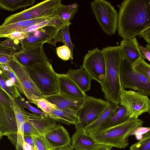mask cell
<instances>
[{"mask_svg":"<svg viewBox=\"0 0 150 150\" xmlns=\"http://www.w3.org/2000/svg\"><path fill=\"white\" fill-rule=\"evenodd\" d=\"M24 139L25 142L34 148L35 145L33 136L24 135Z\"/></svg>","mask_w":150,"mask_h":150,"instance_id":"obj_47","label":"cell"},{"mask_svg":"<svg viewBox=\"0 0 150 150\" xmlns=\"http://www.w3.org/2000/svg\"><path fill=\"white\" fill-rule=\"evenodd\" d=\"M6 65L14 73L22 86L24 96L30 103L36 105L38 100L44 96L30 77L26 68L19 63L13 55L12 59Z\"/></svg>","mask_w":150,"mask_h":150,"instance_id":"obj_10","label":"cell"},{"mask_svg":"<svg viewBox=\"0 0 150 150\" xmlns=\"http://www.w3.org/2000/svg\"><path fill=\"white\" fill-rule=\"evenodd\" d=\"M92 10L99 25L107 35H112L117 30L118 13L110 2L105 0L91 2Z\"/></svg>","mask_w":150,"mask_h":150,"instance_id":"obj_6","label":"cell"},{"mask_svg":"<svg viewBox=\"0 0 150 150\" xmlns=\"http://www.w3.org/2000/svg\"><path fill=\"white\" fill-rule=\"evenodd\" d=\"M23 130L24 135L31 136H40L33 124L29 120L23 123Z\"/></svg>","mask_w":150,"mask_h":150,"instance_id":"obj_38","label":"cell"},{"mask_svg":"<svg viewBox=\"0 0 150 150\" xmlns=\"http://www.w3.org/2000/svg\"><path fill=\"white\" fill-rule=\"evenodd\" d=\"M71 140V145L70 146L75 150H92L96 143L83 130H76Z\"/></svg>","mask_w":150,"mask_h":150,"instance_id":"obj_21","label":"cell"},{"mask_svg":"<svg viewBox=\"0 0 150 150\" xmlns=\"http://www.w3.org/2000/svg\"><path fill=\"white\" fill-rule=\"evenodd\" d=\"M61 0H46L21 12L6 17L3 24L55 16L56 11L61 4Z\"/></svg>","mask_w":150,"mask_h":150,"instance_id":"obj_5","label":"cell"},{"mask_svg":"<svg viewBox=\"0 0 150 150\" xmlns=\"http://www.w3.org/2000/svg\"><path fill=\"white\" fill-rule=\"evenodd\" d=\"M34 149H35V150H38L37 149V148H36V147H34Z\"/></svg>","mask_w":150,"mask_h":150,"instance_id":"obj_52","label":"cell"},{"mask_svg":"<svg viewBox=\"0 0 150 150\" xmlns=\"http://www.w3.org/2000/svg\"><path fill=\"white\" fill-rule=\"evenodd\" d=\"M58 31L53 27L47 26L28 32L27 37L18 40L22 48H26L35 45L49 43Z\"/></svg>","mask_w":150,"mask_h":150,"instance_id":"obj_14","label":"cell"},{"mask_svg":"<svg viewBox=\"0 0 150 150\" xmlns=\"http://www.w3.org/2000/svg\"><path fill=\"white\" fill-rule=\"evenodd\" d=\"M105 64L104 79L100 84L105 100L119 105L122 86L120 78V68L122 60L119 45L103 48Z\"/></svg>","mask_w":150,"mask_h":150,"instance_id":"obj_2","label":"cell"},{"mask_svg":"<svg viewBox=\"0 0 150 150\" xmlns=\"http://www.w3.org/2000/svg\"><path fill=\"white\" fill-rule=\"evenodd\" d=\"M146 47L148 49H150V44H146Z\"/></svg>","mask_w":150,"mask_h":150,"instance_id":"obj_50","label":"cell"},{"mask_svg":"<svg viewBox=\"0 0 150 150\" xmlns=\"http://www.w3.org/2000/svg\"><path fill=\"white\" fill-rule=\"evenodd\" d=\"M113 147L110 145L96 143L92 150H111Z\"/></svg>","mask_w":150,"mask_h":150,"instance_id":"obj_44","label":"cell"},{"mask_svg":"<svg viewBox=\"0 0 150 150\" xmlns=\"http://www.w3.org/2000/svg\"><path fill=\"white\" fill-rule=\"evenodd\" d=\"M26 69L44 97L59 93L57 73L50 62L39 64Z\"/></svg>","mask_w":150,"mask_h":150,"instance_id":"obj_4","label":"cell"},{"mask_svg":"<svg viewBox=\"0 0 150 150\" xmlns=\"http://www.w3.org/2000/svg\"><path fill=\"white\" fill-rule=\"evenodd\" d=\"M54 16L27 20L0 25V38H6L15 32H23L28 28L40 22L50 19Z\"/></svg>","mask_w":150,"mask_h":150,"instance_id":"obj_19","label":"cell"},{"mask_svg":"<svg viewBox=\"0 0 150 150\" xmlns=\"http://www.w3.org/2000/svg\"><path fill=\"white\" fill-rule=\"evenodd\" d=\"M118 105L109 101L108 106L95 121L86 126L83 129L87 133L89 134L98 129L103 123L109 119L116 112Z\"/></svg>","mask_w":150,"mask_h":150,"instance_id":"obj_22","label":"cell"},{"mask_svg":"<svg viewBox=\"0 0 150 150\" xmlns=\"http://www.w3.org/2000/svg\"><path fill=\"white\" fill-rule=\"evenodd\" d=\"M140 37H142L148 44H150V27L144 30L139 35Z\"/></svg>","mask_w":150,"mask_h":150,"instance_id":"obj_45","label":"cell"},{"mask_svg":"<svg viewBox=\"0 0 150 150\" xmlns=\"http://www.w3.org/2000/svg\"><path fill=\"white\" fill-rule=\"evenodd\" d=\"M1 45L13 50H19L20 51L22 49L21 46L18 45V43H15L14 40L9 38L7 39L4 41H3L1 43Z\"/></svg>","mask_w":150,"mask_h":150,"instance_id":"obj_42","label":"cell"},{"mask_svg":"<svg viewBox=\"0 0 150 150\" xmlns=\"http://www.w3.org/2000/svg\"><path fill=\"white\" fill-rule=\"evenodd\" d=\"M119 46L122 59L131 65L140 59H146L139 50L140 45L136 37L121 40Z\"/></svg>","mask_w":150,"mask_h":150,"instance_id":"obj_17","label":"cell"},{"mask_svg":"<svg viewBox=\"0 0 150 150\" xmlns=\"http://www.w3.org/2000/svg\"><path fill=\"white\" fill-rule=\"evenodd\" d=\"M139 49L142 53L149 61H150V49L142 46L139 47Z\"/></svg>","mask_w":150,"mask_h":150,"instance_id":"obj_46","label":"cell"},{"mask_svg":"<svg viewBox=\"0 0 150 150\" xmlns=\"http://www.w3.org/2000/svg\"><path fill=\"white\" fill-rule=\"evenodd\" d=\"M71 24V22H66L60 18L54 16L49 20L48 26L54 27L58 31L62 28L69 26Z\"/></svg>","mask_w":150,"mask_h":150,"instance_id":"obj_35","label":"cell"},{"mask_svg":"<svg viewBox=\"0 0 150 150\" xmlns=\"http://www.w3.org/2000/svg\"><path fill=\"white\" fill-rule=\"evenodd\" d=\"M35 0H0V8L11 11L33 5Z\"/></svg>","mask_w":150,"mask_h":150,"instance_id":"obj_29","label":"cell"},{"mask_svg":"<svg viewBox=\"0 0 150 150\" xmlns=\"http://www.w3.org/2000/svg\"><path fill=\"white\" fill-rule=\"evenodd\" d=\"M42 136L49 150H55L70 145L71 138L66 129L56 124L49 129Z\"/></svg>","mask_w":150,"mask_h":150,"instance_id":"obj_13","label":"cell"},{"mask_svg":"<svg viewBox=\"0 0 150 150\" xmlns=\"http://www.w3.org/2000/svg\"><path fill=\"white\" fill-rule=\"evenodd\" d=\"M29 120L40 135L57 124L56 120L50 117H42L29 112Z\"/></svg>","mask_w":150,"mask_h":150,"instance_id":"obj_25","label":"cell"},{"mask_svg":"<svg viewBox=\"0 0 150 150\" xmlns=\"http://www.w3.org/2000/svg\"><path fill=\"white\" fill-rule=\"evenodd\" d=\"M119 104L127 111L129 117L138 118L143 113L150 114V100L137 91L126 90L122 86Z\"/></svg>","mask_w":150,"mask_h":150,"instance_id":"obj_9","label":"cell"},{"mask_svg":"<svg viewBox=\"0 0 150 150\" xmlns=\"http://www.w3.org/2000/svg\"><path fill=\"white\" fill-rule=\"evenodd\" d=\"M129 118L126 109L119 104L118 109L114 114L99 128L93 131H99L114 127L125 122Z\"/></svg>","mask_w":150,"mask_h":150,"instance_id":"obj_24","label":"cell"},{"mask_svg":"<svg viewBox=\"0 0 150 150\" xmlns=\"http://www.w3.org/2000/svg\"><path fill=\"white\" fill-rule=\"evenodd\" d=\"M10 98L12 103L18 127V132L21 133L22 132V126L23 123L29 120V112L26 111L24 108L18 105L14 101L13 98Z\"/></svg>","mask_w":150,"mask_h":150,"instance_id":"obj_30","label":"cell"},{"mask_svg":"<svg viewBox=\"0 0 150 150\" xmlns=\"http://www.w3.org/2000/svg\"><path fill=\"white\" fill-rule=\"evenodd\" d=\"M76 112L73 110L56 108L49 114L52 119L68 125L76 124L79 122Z\"/></svg>","mask_w":150,"mask_h":150,"instance_id":"obj_23","label":"cell"},{"mask_svg":"<svg viewBox=\"0 0 150 150\" xmlns=\"http://www.w3.org/2000/svg\"><path fill=\"white\" fill-rule=\"evenodd\" d=\"M59 92L76 98H85L87 95L83 92L66 74H57Z\"/></svg>","mask_w":150,"mask_h":150,"instance_id":"obj_18","label":"cell"},{"mask_svg":"<svg viewBox=\"0 0 150 150\" xmlns=\"http://www.w3.org/2000/svg\"><path fill=\"white\" fill-rule=\"evenodd\" d=\"M56 51L58 57L64 61L72 60L71 53L69 48L65 45L56 48Z\"/></svg>","mask_w":150,"mask_h":150,"instance_id":"obj_37","label":"cell"},{"mask_svg":"<svg viewBox=\"0 0 150 150\" xmlns=\"http://www.w3.org/2000/svg\"><path fill=\"white\" fill-rule=\"evenodd\" d=\"M69 26H66L58 31L56 35L49 44L53 46H55L57 42H63L70 50L72 60L73 59V51L75 45L72 44L71 40L69 35Z\"/></svg>","mask_w":150,"mask_h":150,"instance_id":"obj_27","label":"cell"},{"mask_svg":"<svg viewBox=\"0 0 150 150\" xmlns=\"http://www.w3.org/2000/svg\"><path fill=\"white\" fill-rule=\"evenodd\" d=\"M23 150H35L34 148L27 143L25 141L23 143Z\"/></svg>","mask_w":150,"mask_h":150,"instance_id":"obj_48","label":"cell"},{"mask_svg":"<svg viewBox=\"0 0 150 150\" xmlns=\"http://www.w3.org/2000/svg\"><path fill=\"white\" fill-rule=\"evenodd\" d=\"M43 45L22 48L13 56L19 63L27 68H32L39 64L50 62L45 53Z\"/></svg>","mask_w":150,"mask_h":150,"instance_id":"obj_12","label":"cell"},{"mask_svg":"<svg viewBox=\"0 0 150 150\" xmlns=\"http://www.w3.org/2000/svg\"><path fill=\"white\" fill-rule=\"evenodd\" d=\"M131 65L139 73L150 79V65L144 59H140Z\"/></svg>","mask_w":150,"mask_h":150,"instance_id":"obj_32","label":"cell"},{"mask_svg":"<svg viewBox=\"0 0 150 150\" xmlns=\"http://www.w3.org/2000/svg\"><path fill=\"white\" fill-rule=\"evenodd\" d=\"M120 78L122 87L136 90L141 94L150 95V79L136 71L124 59L122 60L120 68Z\"/></svg>","mask_w":150,"mask_h":150,"instance_id":"obj_7","label":"cell"},{"mask_svg":"<svg viewBox=\"0 0 150 150\" xmlns=\"http://www.w3.org/2000/svg\"><path fill=\"white\" fill-rule=\"evenodd\" d=\"M150 27V0H125L118 15L117 30L123 40L131 39Z\"/></svg>","mask_w":150,"mask_h":150,"instance_id":"obj_1","label":"cell"},{"mask_svg":"<svg viewBox=\"0 0 150 150\" xmlns=\"http://www.w3.org/2000/svg\"><path fill=\"white\" fill-rule=\"evenodd\" d=\"M0 131L3 136L17 133L18 127L13 108L0 102Z\"/></svg>","mask_w":150,"mask_h":150,"instance_id":"obj_15","label":"cell"},{"mask_svg":"<svg viewBox=\"0 0 150 150\" xmlns=\"http://www.w3.org/2000/svg\"><path fill=\"white\" fill-rule=\"evenodd\" d=\"M35 147L38 150H49L42 135L33 136Z\"/></svg>","mask_w":150,"mask_h":150,"instance_id":"obj_40","label":"cell"},{"mask_svg":"<svg viewBox=\"0 0 150 150\" xmlns=\"http://www.w3.org/2000/svg\"><path fill=\"white\" fill-rule=\"evenodd\" d=\"M109 101L87 95L85 101L76 113L79 122L75 125L76 130H83L95 121L108 106Z\"/></svg>","mask_w":150,"mask_h":150,"instance_id":"obj_8","label":"cell"},{"mask_svg":"<svg viewBox=\"0 0 150 150\" xmlns=\"http://www.w3.org/2000/svg\"><path fill=\"white\" fill-rule=\"evenodd\" d=\"M36 105L38 108L40 109L42 111L49 115L56 108L54 104L50 102L44 98L38 100Z\"/></svg>","mask_w":150,"mask_h":150,"instance_id":"obj_36","label":"cell"},{"mask_svg":"<svg viewBox=\"0 0 150 150\" xmlns=\"http://www.w3.org/2000/svg\"><path fill=\"white\" fill-rule=\"evenodd\" d=\"M10 98L5 91L0 88V102L7 106L13 108Z\"/></svg>","mask_w":150,"mask_h":150,"instance_id":"obj_41","label":"cell"},{"mask_svg":"<svg viewBox=\"0 0 150 150\" xmlns=\"http://www.w3.org/2000/svg\"><path fill=\"white\" fill-rule=\"evenodd\" d=\"M78 5L76 3L69 5H64L62 3L58 7L55 14L67 22H69L73 18L78 10Z\"/></svg>","mask_w":150,"mask_h":150,"instance_id":"obj_28","label":"cell"},{"mask_svg":"<svg viewBox=\"0 0 150 150\" xmlns=\"http://www.w3.org/2000/svg\"><path fill=\"white\" fill-rule=\"evenodd\" d=\"M0 88L11 98L14 99L21 97L18 90L6 75L0 66Z\"/></svg>","mask_w":150,"mask_h":150,"instance_id":"obj_26","label":"cell"},{"mask_svg":"<svg viewBox=\"0 0 150 150\" xmlns=\"http://www.w3.org/2000/svg\"><path fill=\"white\" fill-rule=\"evenodd\" d=\"M82 67L92 79L100 84L103 82L105 73V64L103 54L98 47L88 50L85 55Z\"/></svg>","mask_w":150,"mask_h":150,"instance_id":"obj_11","label":"cell"},{"mask_svg":"<svg viewBox=\"0 0 150 150\" xmlns=\"http://www.w3.org/2000/svg\"><path fill=\"white\" fill-rule=\"evenodd\" d=\"M0 66L7 76L11 79L19 91L24 95L23 90L13 71L6 64H0Z\"/></svg>","mask_w":150,"mask_h":150,"instance_id":"obj_34","label":"cell"},{"mask_svg":"<svg viewBox=\"0 0 150 150\" xmlns=\"http://www.w3.org/2000/svg\"><path fill=\"white\" fill-rule=\"evenodd\" d=\"M144 123L141 119L129 117L116 126L99 131H93L88 134L96 143L123 149L129 144L128 138L130 132L136 127L142 126Z\"/></svg>","mask_w":150,"mask_h":150,"instance_id":"obj_3","label":"cell"},{"mask_svg":"<svg viewBox=\"0 0 150 150\" xmlns=\"http://www.w3.org/2000/svg\"><path fill=\"white\" fill-rule=\"evenodd\" d=\"M86 98H76L59 93L43 97L57 108L71 110L76 112L83 105Z\"/></svg>","mask_w":150,"mask_h":150,"instance_id":"obj_16","label":"cell"},{"mask_svg":"<svg viewBox=\"0 0 150 150\" xmlns=\"http://www.w3.org/2000/svg\"><path fill=\"white\" fill-rule=\"evenodd\" d=\"M2 137H3V136L1 134V133L0 131V141L1 139L2 138Z\"/></svg>","mask_w":150,"mask_h":150,"instance_id":"obj_51","label":"cell"},{"mask_svg":"<svg viewBox=\"0 0 150 150\" xmlns=\"http://www.w3.org/2000/svg\"><path fill=\"white\" fill-rule=\"evenodd\" d=\"M150 131L149 127H142V126H137L134 129L129 133V136L134 135L138 140H140L142 137L143 135L146 132Z\"/></svg>","mask_w":150,"mask_h":150,"instance_id":"obj_39","label":"cell"},{"mask_svg":"<svg viewBox=\"0 0 150 150\" xmlns=\"http://www.w3.org/2000/svg\"><path fill=\"white\" fill-rule=\"evenodd\" d=\"M129 150H150V131L145 134L139 141L131 146Z\"/></svg>","mask_w":150,"mask_h":150,"instance_id":"obj_33","label":"cell"},{"mask_svg":"<svg viewBox=\"0 0 150 150\" xmlns=\"http://www.w3.org/2000/svg\"><path fill=\"white\" fill-rule=\"evenodd\" d=\"M27 36V33L15 32L8 35L6 38L13 40H19L26 38Z\"/></svg>","mask_w":150,"mask_h":150,"instance_id":"obj_43","label":"cell"},{"mask_svg":"<svg viewBox=\"0 0 150 150\" xmlns=\"http://www.w3.org/2000/svg\"><path fill=\"white\" fill-rule=\"evenodd\" d=\"M66 74L83 92L85 93L90 90L92 79L83 67L78 69H70Z\"/></svg>","mask_w":150,"mask_h":150,"instance_id":"obj_20","label":"cell"},{"mask_svg":"<svg viewBox=\"0 0 150 150\" xmlns=\"http://www.w3.org/2000/svg\"><path fill=\"white\" fill-rule=\"evenodd\" d=\"M13 100L15 103L20 107L23 108H27L35 115L42 117L51 118L50 115L47 113L32 106L29 102L26 100L22 96L18 98L13 99Z\"/></svg>","mask_w":150,"mask_h":150,"instance_id":"obj_31","label":"cell"},{"mask_svg":"<svg viewBox=\"0 0 150 150\" xmlns=\"http://www.w3.org/2000/svg\"><path fill=\"white\" fill-rule=\"evenodd\" d=\"M55 150H75L71 147L70 145L66 146L58 149Z\"/></svg>","mask_w":150,"mask_h":150,"instance_id":"obj_49","label":"cell"}]
</instances>
